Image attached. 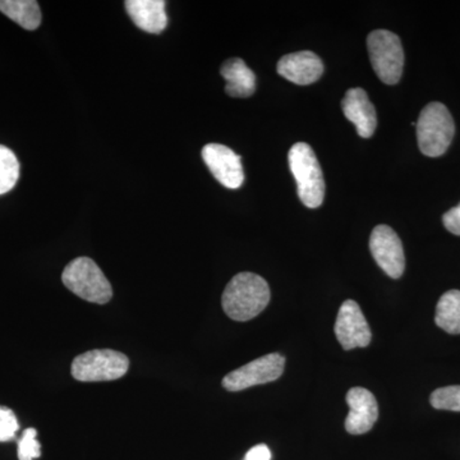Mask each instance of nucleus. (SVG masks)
Returning <instances> with one entry per match:
<instances>
[{"mask_svg": "<svg viewBox=\"0 0 460 460\" xmlns=\"http://www.w3.org/2000/svg\"><path fill=\"white\" fill-rule=\"evenodd\" d=\"M286 358L270 353L242 366L223 378V386L228 392H241L248 387L272 383L283 375Z\"/></svg>", "mask_w": 460, "mask_h": 460, "instance_id": "0eeeda50", "label": "nucleus"}, {"mask_svg": "<svg viewBox=\"0 0 460 460\" xmlns=\"http://www.w3.org/2000/svg\"><path fill=\"white\" fill-rule=\"evenodd\" d=\"M202 159L208 171L224 187L237 190L243 184L244 172L241 156L232 148L220 144H208L202 148Z\"/></svg>", "mask_w": 460, "mask_h": 460, "instance_id": "9d476101", "label": "nucleus"}, {"mask_svg": "<svg viewBox=\"0 0 460 460\" xmlns=\"http://www.w3.org/2000/svg\"><path fill=\"white\" fill-rule=\"evenodd\" d=\"M127 13L142 31L162 33L168 25L164 0H127Z\"/></svg>", "mask_w": 460, "mask_h": 460, "instance_id": "4468645a", "label": "nucleus"}, {"mask_svg": "<svg viewBox=\"0 0 460 460\" xmlns=\"http://www.w3.org/2000/svg\"><path fill=\"white\" fill-rule=\"evenodd\" d=\"M372 257L393 279H399L405 269L404 250L401 238L387 226H377L370 238Z\"/></svg>", "mask_w": 460, "mask_h": 460, "instance_id": "6e6552de", "label": "nucleus"}, {"mask_svg": "<svg viewBox=\"0 0 460 460\" xmlns=\"http://www.w3.org/2000/svg\"><path fill=\"white\" fill-rule=\"evenodd\" d=\"M429 402L435 410L460 411V385L436 389Z\"/></svg>", "mask_w": 460, "mask_h": 460, "instance_id": "6ab92c4d", "label": "nucleus"}, {"mask_svg": "<svg viewBox=\"0 0 460 460\" xmlns=\"http://www.w3.org/2000/svg\"><path fill=\"white\" fill-rule=\"evenodd\" d=\"M129 367L126 354L111 349L90 350L75 357L72 363V376L83 383L113 381L123 377Z\"/></svg>", "mask_w": 460, "mask_h": 460, "instance_id": "39448f33", "label": "nucleus"}, {"mask_svg": "<svg viewBox=\"0 0 460 460\" xmlns=\"http://www.w3.org/2000/svg\"><path fill=\"white\" fill-rule=\"evenodd\" d=\"M341 108L345 118L356 126L357 133L362 138H370L376 131V109L365 90L359 87L348 90L341 102Z\"/></svg>", "mask_w": 460, "mask_h": 460, "instance_id": "ddd939ff", "label": "nucleus"}, {"mask_svg": "<svg viewBox=\"0 0 460 460\" xmlns=\"http://www.w3.org/2000/svg\"><path fill=\"white\" fill-rule=\"evenodd\" d=\"M38 431L35 429H27L22 438L18 440V459L33 460L40 458L41 445L36 440Z\"/></svg>", "mask_w": 460, "mask_h": 460, "instance_id": "aec40b11", "label": "nucleus"}, {"mask_svg": "<svg viewBox=\"0 0 460 460\" xmlns=\"http://www.w3.org/2000/svg\"><path fill=\"white\" fill-rule=\"evenodd\" d=\"M417 127V141L420 153L438 157L447 153L452 144L456 126L452 114L441 102H429L420 111Z\"/></svg>", "mask_w": 460, "mask_h": 460, "instance_id": "7ed1b4c3", "label": "nucleus"}, {"mask_svg": "<svg viewBox=\"0 0 460 460\" xmlns=\"http://www.w3.org/2000/svg\"><path fill=\"white\" fill-rule=\"evenodd\" d=\"M443 223L450 233L460 235V204L444 214Z\"/></svg>", "mask_w": 460, "mask_h": 460, "instance_id": "4be33fe9", "label": "nucleus"}, {"mask_svg": "<svg viewBox=\"0 0 460 460\" xmlns=\"http://www.w3.org/2000/svg\"><path fill=\"white\" fill-rule=\"evenodd\" d=\"M226 81V93L232 98H250L256 91V75L239 58L226 60L220 69Z\"/></svg>", "mask_w": 460, "mask_h": 460, "instance_id": "2eb2a0df", "label": "nucleus"}, {"mask_svg": "<svg viewBox=\"0 0 460 460\" xmlns=\"http://www.w3.org/2000/svg\"><path fill=\"white\" fill-rule=\"evenodd\" d=\"M271 452L266 445L260 444L253 447L244 456V460H270Z\"/></svg>", "mask_w": 460, "mask_h": 460, "instance_id": "5701e85b", "label": "nucleus"}, {"mask_svg": "<svg viewBox=\"0 0 460 460\" xmlns=\"http://www.w3.org/2000/svg\"><path fill=\"white\" fill-rule=\"evenodd\" d=\"M20 423L16 414L7 407H0V443L14 440Z\"/></svg>", "mask_w": 460, "mask_h": 460, "instance_id": "412c9836", "label": "nucleus"}, {"mask_svg": "<svg viewBox=\"0 0 460 460\" xmlns=\"http://www.w3.org/2000/svg\"><path fill=\"white\" fill-rule=\"evenodd\" d=\"M345 399L350 408L345 420V429L350 435H363L370 431L378 419V405L375 395L365 387H352Z\"/></svg>", "mask_w": 460, "mask_h": 460, "instance_id": "9b49d317", "label": "nucleus"}, {"mask_svg": "<svg viewBox=\"0 0 460 460\" xmlns=\"http://www.w3.org/2000/svg\"><path fill=\"white\" fill-rule=\"evenodd\" d=\"M63 284L75 296L91 302L105 305L113 296V289L102 269L89 257H78L66 266Z\"/></svg>", "mask_w": 460, "mask_h": 460, "instance_id": "20e7f679", "label": "nucleus"}, {"mask_svg": "<svg viewBox=\"0 0 460 460\" xmlns=\"http://www.w3.org/2000/svg\"><path fill=\"white\" fill-rule=\"evenodd\" d=\"M288 162L290 172L295 175L301 201L307 208H319L325 198V181L313 148L305 142L293 145L288 155Z\"/></svg>", "mask_w": 460, "mask_h": 460, "instance_id": "f03ea898", "label": "nucleus"}, {"mask_svg": "<svg viewBox=\"0 0 460 460\" xmlns=\"http://www.w3.org/2000/svg\"><path fill=\"white\" fill-rule=\"evenodd\" d=\"M270 302V288L253 272H239L229 281L222 296L224 313L230 319L244 323L255 319Z\"/></svg>", "mask_w": 460, "mask_h": 460, "instance_id": "f257e3e1", "label": "nucleus"}, {"mask_svg": "<svg viewBox=\"0 0 460 460\" xmlns=\"http://www.w3.org/2000/svg\"><path fill=\"white\" fill-rule=\"evenodd\" d=\"M0 12L29 31L41 23L40 5L35 0H0Z\"/></svg>", "mask_w": 460, "mask_h": 460, "instance_id": "dca6fc26", "label": "nucleus"}, {"mask_svg": "<svg viewBox=\"0 0 460 460\" xmlns=\"http://www.w3.org/2000/svg\"><path fill=\"white\" fill-rule=\"evenodd\" d=\"M335 335L345 350L368 347L371 343L370 326L363 316L361 307L352 299L345 301L339 310Z\"/></svg>", "mask_w": 460, "mask_h": 460, "instance_id": "1a4fd4ad", "label": "nucleus"}, {"mask_svg": "<svg viewBox=\"0 0 460 460\" xmlns=\"http://www.w3.org/2000/svg\"><path fill=\"white\" fill-rule=\"evenodd\" d=\"M367 49L377 77L386 84H398L404 66L401 39L387 30H376L368 35Z\"/></svg>", "mask_w": 460, "mask_h": 460, "instance_id": "423d86ee", "label": "nucleus"}, {"mask_svg": "<svg viewBox=\"0 0 460 460\" xmlns=\"http://www.w3.org/2000/svg\"><path fill=\"white\" fill-rule=\"evenodd\" d=\"M20 178V163L11 148L0 145V196L14 189Z\"/></svg>", "mask_w": 460, "mask_h": 460, "instance_id": "a211bd4d", "label": "nucleus"}, {"mask_svg": "<svg viewBox=\"0 0 460 460\" xmlns=\"http://www.w3.org/2000/svg\"><path fill=\"white\" fill-rule=\"evenodd\" d=\"M277 69L278 74L290 83L305 86L320 80L323 63L313 51H298L281 58Z\"/></svg>", "mask_w": 460, "mask_h": 460, "instance_id": "f8f14e48", "label": "nucleus"}, {"mask_svg": "<svg viewBox=\"0 0 460 460\" xmlns=\"http://www.w3.org/2000/svg\"><path fill=\"white\" fill-rule=\"evenodd\" d=\"M435 323L447 334H460V290L444 293L436 305Z\"/></svg>", "mask_w": 460, "mask_h": 460, "instance_id": "f3484780", "label": "nucleus"}]
</instances>
